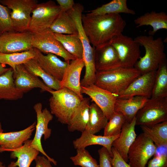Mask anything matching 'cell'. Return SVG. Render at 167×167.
Here are the masks:
<instances>
[{
  "instance_id": "obj_1",
  "label": "cell",
  "mask_w": 167,
  "mask_h": 167,
  "mask_svg": "<svg viewBox=\"0 0 167 167\" xmlns=\"http://www.w3.org/2000/svg\"><path fill=\"white\" fill-rule=\"evenodd\" d=\"M83 27L92 46L100 47L109 43L122 33L126 25L120 14L82 15Z\"/></svg>"
},
{
  "instance_id": "obj_2",
  "label": "cell",
  "mask_w": 167,
  "mask_h": 167,
  "mask_svg": "<svg viewBox=\"0 0 167 167\" xmlns=\"http://www.w3.org/2000/svg\"><path fill=\"white\" fill-rule=\"evenodd\" d=\"M135 40L145 50L134 67L141 75L157 70L161 63L166 58L164 41L161 37L155 39L153 36L140 35Z\"/></svg>"
},
{
  "instance_id": "obj_3",
  "label": "cell",
  "mask_w": 167,
  "mask_h": 167,
  "mask_svg": "<svg viewBox=\"0 0 167 167\" xmlns=\"http://www.w3.org/2000/svg\"><path fill=\"white\" fill-rule=\"evenodd\" d=\"M83 6L75 4L73 8L66 12L73 19L76 24L78 34L83 47V58L85 68L84 78L80 81L81 86L94 84L96 70L94 62V47L92 46L83 27L82 17Z\"/></svg>"
},
{
  "instance_id": "obj_4",
  "label": "cell",
  "mask_w": 167,
  "mask_h": 167,
  "mask_svg": "<svg viewBox=\"0 0 167 167\" xmlns=\"http://www.w3.org/2000/svg\"><path fill=\"white\" fill-rule=\"evenodd\" d=\"M140 75L134 67H120L108 71L97 72L94 84L118 95Z\"/></svg>"
},
{
  "instance_id": "obj_5",
  "label": "cell",
  "mask_w": 167,
  "mask_h": 167,
  "mask_svg": "<svg viewBox=\"0 0 167 167\" xmlns=\"http://www.w3.org/2000/svg\"><path fill=\"white\" fill-rule=\"evenodd\" d=\"M49 99L50 112L62 124L67 125L76 108L82 100L75 92L66 88L50 92Z\"/></svg>"
},
{
  "instance_id": "obj_6",
  "label": "cell",
  "mask_w": 167,
  "mask_h": 167,
  "mask_svg": "<svg viewBox=\"0 0 167 167\" xmlns=\"http://www.w3.org/2000/svg\"><path fill=\"white\" fill-rule=\"evenodd\" d=\"M61 11L59 5L53 1L38 3L32 11L28 31L35 34L49 28Z\"/></svg>"
},
{
  "instance_id": "obj_7",
  "label": "cell",
  "mask_w": 167,
  "mask_h": 167,
  "mask_svg": "<svg viewBox=\"0 0 167 167\" xmlns=\"http://www.w3.org/2000/svg\"><path fill=\"white\" fill-rule=\"evenodd\" d=\"M136 125L152 126L167 121V97L148 100L135 116Z\"/></svg>"
},
{
  "instance_id": "obj_8",
  "label": "cell",
  "mask_w": 167,
  "mask_h": 167,
  "mask_svg": "<svg viewBox=\"0 0 167 167\" xmlns=\"http://www.w3.org/2000/svg\"><path fill=\"white\" fill-rule=\"evenodd\" d=\"M38 3L36 0H0V4L11 10V17L16 32L28 31L31 14Z\"/></svg>"
},
{
  "instance_id": "obj_9",
  "label": "cell",
  "mask_w": 167,
  "mask_h": 167,
  "mask_svg": "<svg viewBox=\"0 0 167 167\" xmlns=\"http://www.w3.org/2000/svg\"><path fill=\"white\" fill-rule=\"evenodd\" d=\"M109 43L117 53L121 67L134 68L141 57L140 45L131 37L122 33L114 38Z\"/></svg>"
},
{
  "instance_id": "obj_10",
  "label": "cell",
  "mask_w": 167,
  "mask_h": 167,
  "mask_svg": "<svg viewBox=\"0 0 167 167\" xmlns=\"http://www.w3.org/2000/svg\"><path fill=\"white\" fill-rule=\"evenodd\" d=\"M157 147L143 133L137 136L128 152L129 164L131 167H145L155 154Z\"/></svg>"
},
{
  "instance_id": "obj_11",
  "label": "cell",
  "mask_w": 167,
  "mask_h": 167,
  "mask_svg": "<svg viewBox=\"0 0 167 167\" xmlns=\"http://www.w3.org/2000/svg\"><path fill=\"white\" fill-rule=\"evenodd\" d=\"M32 45L33 48L42 53L52 54L60 56L68 63L76 59L65 50L49 28L40 33L33 34Z\"/></svg>"
},
{
  "instance_id": "obj_12",
  "label": "cell",
  "mask_w": 167,
  "mask_h": 167,
  "mask_svg": "<svg viewBox=\"0 0 167 167\" xmlns=\"http://www.w3.org/2000/svg\"><path fill=\"white\" fill-rule=\"evenodd\" d=\"M33 108L36 115L37 122L35 126V134L32 140L31 146L42 153L54 165H57L56 161L50 157L45 152L41 142L43 136L44 135V140L45 141L51 135L52 130L48 127V124L53 119V115L46 108L42 110V105L41 103L35 105Z\"/></svg>"
},
{
  "instance_id": "obj_13",
  "label": "cell",
  "mask_w": 167,
  "mask_h": 167,
  "mask_svg": "<svg viewBox=\"0 0 167 167\" xmlns=\"http://www.w3.org/2000/svg\"><path fill=\"white\" fill-rule=\"evenodd\" d=\"M33 33L23 32H6L0 35V52L10 54L20 52L33 48Z\"/></svg>"
},
{
  "instance_id": "obj_14",
  "label": "cell",
  "mask_w": 167,
  "mask_h": 167,
  "mask_svg": "<svg viewBox=\"0 0 167 167\" xmlns=\"http://www.w3.org/2000/svg\"><path fill=\"white\" fill-rule=\"evenodd\" d=\"M156 71L140 75L124 90L118 95V98L126 99L141 96L150 99L152 96Z\"/></svg>"
},
{
  "instance_id": "obj_15",
  "label": "cell",
  "mask_w": 167,
  "mask_h": 167,
  "mask_svg": "<svg viewBox=\"0 0 167 167\" xmlns=\"http://www.w3.org/2000/svg\"><path fill=\"white\" fill-rule=\"evenodd\" d=\"M81 92L88 96L103 111L108 120L114 112L117 95L101 88L94 84L81 86Z\"/></svg>"
},
{
  "instance_id": "obj_16",
  "label": "cell",
  "mask_w": 167,
  "mask_h": 167,
  "mask_svg": "<svg viewBox=\"0 0 167 167\" xmlns=\"http://www.w3.org/2000/svg\"><path fill=\"white\" fill-rule=\"evenodd\" d=\"M36 124L35 122L20 131L4 132L0 122V152H11L22 146L25 141L30 138Z\"/></svg>"
},
{
  "instance_id": "obj_17",
  "label": "cell",
  "mask_w": 167,
  "mask_h": 167,
  "mask_svg": "<svg viewBox=\"0 0 167 167\" xmlns=\"http://www.w3.org/2000/svg\"><path fill=\"white\" fill-rule=\"evenodd\" d=\"M94 62L96 72L121 67L117 53L109 43L100 47H94Z\"/></svg>"
},
{
  "instance_id": "obj_18",
  "label": "cell",
  "mask_w": 167,
  "mask_h": 167,
  "mask_svg": "<svg viewBox=\"0 0 167 167\" xmlns=\"http://www.w3.org/2000/svg\"><path fill=\"white\" fill-rule=\"evenodd\" d=\"M85 66L83 58L71 61L66 67L62 78L60 81L61 88H67L76 93L82 100L80 77L82 71Z\"/></svg>"
},
{
  "instance_id": "obj_19",
  "label": "cell",
  "mask_w": 167,
  "mask_h": 167,
  "mask_svg": "<svg viewBox=\"0 0 167 167\" xmlns=\"http://www.w3.org/2000/svg\"><path fill=\"white\" fill-rule=\"evenodd\" d=\"M13 78L16 87L24 93L35 88H39L43 91L49 93L53 90L47 87L38 77L28 71L23 64L16 66L13 71Z\"/></svg>"
},
{
  "instance_id": "obj_20",
  "label": "cell",
  "mask_w": 167,
  "mask_h": 167,
  "mask_svg": "<svg viewBox=\"0 0 167 167\" xmlns=\"http://www.w3.org/2000/svg\"><path fill=\"white\" fill-rule=\"evenodd\" d=\"M36 50L35 58L41 66L47 73L60 82L69 63L62 61L53 54L44 55L37 49Z\"/></svg>"
},
{
  "instance_id": "obj_21",
  "label": "cell",
  "mask_w": 167,
  "mask_h": 167,
  "mask_svg": "<svg viewBox=\"0 0 167 167\" xmlns=\"http://www.w3.org/2000/svg\"><path fill=\"white\" fill-rule=\"evenodd\" d=\"M136 125L135 118L130 122L126 121L122 127L119 136L114 141L112 144V147L127 162L128 161L129 149L137 137L135 131Z\"/></svg>"
},
{
  "instance_id": "obj_22",
  "label": "cell",
  "mask_w": 167,
  "mask_h": 167,
  "mask_svg": "<svg viewBox=\"0 0 167 167\" xmlns=\"http://www.w3.org/2000/svg\"><path fill=\"white\" fill-rule=\"evenodd\" d=\"M120 134L110 136L97 135L85 130L82 132L79 137L73 141V144L75 148L76 149L85 148L87 146L92 145H101L108 150L112 156V143L119 136Z\"/></svg>"
},
{
  "instance_id": "obj_23",
  "label": "cell",
  "mask_w": 167,
  "mask_h": 167,
  "mask_svg": "<svg viewBox=\"0 0 167 167\" xmlns=\"http://www.w3.org/2000/svg\"><path fill=\"white\" fill-rule=\"evenodd\" d=\"M148 99L141 96H135L126 99L117 98L114 111L122 113L126 121L130 122L135 118L138 111Z\"/></svg>"
},
{
  "instance_id": "obj_24",
  "label": "cell",
  "mask_w": 167,
  "mask_h": 167,
  "mask_svg": "<svg viewBox=\"0 0 167 167\" xmlns=\"http://www.w3.org/2000/svg\"><path fill=\"white\" fill-rule=\"evenodd\" d=\"M32 140L25 141L22 146L11 151V158H17V160L16 162H11L8 167H29L40 152L31 146Z\"/></svg>"
},
{
  "instance_id": "obj_25",
  "label": "cell",
  "mask_w": 167,
  "mask_h": 167,
  "mask_svg": "<svg viewBox=\"0 0 167 167\" xmlns=\"http://www.w3.org/2000/svg\"><path fill=\"white\" fill-rule=\"evenodd\" d=\"M137 27L149 25L152 30L149 32V35L153 36L158 30L167 29V15L165 12L152 11L138 17L134 20Z\"/></svg>"
},
{
  "instance_id": "obj_26",
  "label": "cell",
  "mask_w": 167,
  "mask_h": 167,
  "mask_svg": "<svg viewBox=\"0 0 167 167\" xmlns=\"http://www.w3.org/2000/svg\"><path fill=\"white\" fill-rule=\"evenodd\" d=\"M90 99L84 98L73 113L67 125L70 132L85 130L89 119Z\"/></svg>"
},
{
  "instance_id": "obj_27",
  "label": "cell",
  "mask_w": 167,
  "mask_h": 167,
  "mask_svg": "<svg viewBox=\"0 0 167 167\" xmlns=\"http://www.w3.org/2000/svg\"><path fill=\"white\" fill-rule=\"evenodd\" d=\"M24 94L15 85L11 68L0 75V100H16L21 99Z\"/></svg>"
},
{
  "instance_id": "obj_28",
  "label": "cell",
  "mask_w": 167,
  "mask_h": 167,
  "mask_svg": "<svg viewBox=\"0 0 167 167\" xmlns=\"http://www.w3.org/2000/svg\"><path fill=\"white\" fill-rule=\"evenodd\" d=\"M54 33L78 34L75 22L66 12L61 11L49 28Z\"/></svg>"
},
{
  "instance_id": "obj_29",
  "label": "cell",
  "mask_w": 167,
  "mask_h": 167,
  "mask_svg": "<svg viewBox=\"0 0 167 167\" xmlns=\"http://www.w3.org/2000/svg\"><path fill=\"white\" fill-rule=\"evenodd\" d=\"M143 133L157 148L167 147V121L152 126H141Z\"/></svg>"
},
{
  "instance_id": "obj_30",
  "label": "cell",
  "mask_w": 167,
  "mask_h": 167,
  "mask_svg": "<svg viewBox=\"0 0 167 167\" xmlns=\"http://www.w3.org/2000/svg\"><path fill=\"white\" fill-rule=\"evenodd\" d=\"M121 13L134 15L135 12L128 7L126 0H113L91 11L87 14L95 15Z\"/></svg>"
},
{
  "instance_id": "obj_31",
  "label": "cell",
  "mask_w": 167,
  "mask_h": 167,
  "mask_svg": "<svg viewBox=\"0 0 167 167\" xmlns=\"http://www.w3.org/2000/svg\"><path fill=\"white\" fill-rule=\"evenodd\" d=\"M57 39L65 50L76 59L83 58V47L78 34L66 35L54 33Z\"/></svg>"
},
{
  "instance_id": "obj_32",
  "label": "cell",
  "mask_w": 167,
  "mask_h": 167,
  "mask_svg": "<svg viewBox=\"0 0 167 167\" xmlns=\"http://www.w3.org/2000/svg\"><path fill=\"white\" fill-rule=\"evenodd\" d=\"M108 121L102 110L94 103L90 104L88 122L85 129L95 134L104 129Z\"/></svg>"
},
{
  "instance_id": "obj_33",
  "label": "cell",
  "mask_w": 167,
  "mask_h": 167,
  "mask_svg": "<svg viewBox=\"0 0 167 167\" xmlns=\"http://www.w3.org/2000/svg\"><path fill=\"white\" fill-rule=\"evenodd\" d=\"M167 97V61L166 58L161 63L156 70L151 98H159Z\"/></svg>"
},
{
  "instance_id": "obj_34",
  "label": "cell",
  "mask_w": 167,
  "mask_h": 167,
  "mask_svg": "<svg viewBox=\"0 0 167 167\" xmlns=\"http://www.w3.org/2000/svg\"><path fill=\"white\" fill-rule=\"evenodd\" d=\"M36 54V49L10 54L0 52V64L7 65L14 71L16 66L24 64L32 59L35 58Z\"/></svg>"
},
{
  "instance_id": "obj_35",
  "label": "cell",
  "mask_w": 167,
  "mask_h": 167,
  "mask_svg": "<svg viewBox=\"0 0 167 167\" xmlns=\"http://www.w3.org/2000/svg\"><path fill=\"white\" fill-rule=\"evenodd\" d=\"M23 65L30 73L41 78L44 84L50 88L57 90L61 88L60 82L47 73L35 58L30 59Z\"/></svg>"
},
{
  "instance_id": "obj_36",
  "label": "cell",
  "mask_w": 167,
  "mask_h": 167,
  "mask_svg": "<svg viewBox=\"0 0 167 167\" xmlns=\"http://www.w3.org/2000/svg\"><path fill=\"white\" fill-rule=\"evenodd\" d=\"M126 121L123 115L114 111L104 128L103 135L110 136L120 134Z\"/></svg>"
},
{
  "instance_id": "obj_37",
  "label": "cell",
  "mask_w": 167,
  "mask_h": 167,
  "mask_svg": "<svg viewBox=\"0 0 167 167\" xmlns=\"http://www.w3.org/2000/svg\"><path fill=\"white\" fill-rule=\"evenodd\" d=\"M76 150V154L70 157L75 165H79L81 167H99L96 160L92 157L85 148Z\"/></svg>"
},
{
  "instance_id": "obj_38",
  "label": "cell",
  "mask_w": 167,
  "mask_h": 167,
  "mask_svg": "<svg viewBox=\"0 0 167 167\" xmlns=\"http://www.w3.org/2000/svg\"><path fill=\"white\" fill-rule=\"evenodd\" d=\"M10 12L7 7L0 4V35L6 32L14 31Z\"/></svg>"
},
{
  "instance_id": "obj_39",
  "label": "cell",
  "mask_w": 167,
  "mask_h": 167,
  "mask_svg": "<svg viewBox=\"0 0 167 167\" xmlns=\"http://www.w3.org/2000/svg\"><path fill=\"white\" fill-rule=\"evenodd\" d=\"M145 167H167V154H155Z\"/></svg>"
},
{
  "instance_id": "obj_40",
  "label": "cell",
  "mask_w": 167,
  "mask_h": 167,
  "mask_svg": "<svg viewBox=\"0 0 167 167\" xmlns=\"http://www.w3.org/2000/svg\"><path fill=\"white\" fill-rule=\"evenodd\" d=\"M99 156V167H112L111 162V156L108 150L102 147L98 150Z\"/></svg>"
},
{
  "instance_id": "obj_41",
  "label": "cell",
  "mask_w": 167,
  "mask_h": 167,
  "mask_svg": "<svg viewBox=\"0 0 167 167\" xmlns=\"http://www.w3.org/2000/svg\"><path fill=\"white\" fill-rule=\"evenodd\" d=\"M111 151L112 156L111 158V162L112 167H131L127 163L117 151L112 147Z\"/></svg>"
},
{
  "instance_id": "obj_42",
  "label": "cell",
  "mask_w": 167,
  "mask_h": 167,
  "mask_svg": "<svg viewBox=\"0 0 167 167\" xmlns=\"http://www.w3.org/2000/svg\"><path fill=\"white\" fill-rule=\"evenodd\" d=\"M61 11L67 12L73 8L75 3L73 0H57Z\"/></svg>"
},
{
  "instance_id": "obj_43",
  "label": "cell",
  "mask_w": 167,
  "mask_h": 167,
  "mask_svg": "<svg viewBox=\"0 0 167 167\" xmlns=\"http://www.w3.org/2000/svg\"><path fill=\"white\" fill-rule=\"evenodd\" d=\"M35 161L36 164L35 167H53L51 162L44 156L38 155Z\"/></svg>"
},
{
  "instance_id": "obj_44",
  "label": "cell",
  "mask_w": 167,
  "mask_h": 167,
  "mask_svg": "<svg viewBox=\"0 0 167 167\" xmlns=\"http://www.w3.org/2000/svg\"><path fill=\"white\" fill-rule=\"evenodd\" d=\"M9 68H6L5 65L0 64V75L8 71Z\"/></svg>"
},
{
  "instance_id": "obj_45",
  "label": "cell",
  "mask_w": 167,
  "mask_h": 167,
  "mask_svg": "<svg viewBox=\"0 0 167 167\" xmlns=\"http://www.w3.org/2000/svg\"><path fill=\"white\" fill-rule=\"evenodd\" d=\"M0 167H6L3 164L2 162L0 161Z\"/></svg>"
}]
</instances>
